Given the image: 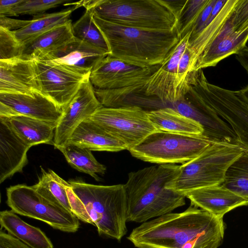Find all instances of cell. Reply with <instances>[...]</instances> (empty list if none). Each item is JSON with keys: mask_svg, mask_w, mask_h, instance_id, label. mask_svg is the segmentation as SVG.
<instances>
[{"mask_svg": "<svg viewBox=\"0 0 248 248\" xmlns=\"http://www.w3.org/2000/svg\"><path fill=\"white\" fill-rule=\"evenodd\" d=\"M224 231L223 218L190 204L141 223L127 239L137 248H217Z\"/></svg>", "mask_w": 248, "mask_h": 248, "instance_id": "obj_1", "label": "cell"}, {"mask_svg": "<svg viewBox=\"0 0 248 248\" xmlns=\"http://www.w3.org/2000/svg\"><path fill=\"white\" fill-rule=\"evenodd\" d=\"M181 165L161 164L132 171L124 185L127 221L144 223L186 204V197L166 186L179 174Z\"/></svg>", "mask_w": 248, "mask_h": 248, "instance_id": "obj_2", "label": "cell"}, {"mask_svg": "<svg viewBox=\"0 0 248 248\" xmlns=\"http://www.w3.org/2000/svg\"><path fill=\"white\" fill-rule=\"evenodd\" d=\"M93 20L105 39L109 55L138 66L160 64L180 39L176 28L160 31L132 28L104 20L94 12Z\"/></svg>", "mask_w": 248, "mask_h": 248, "instance_id": "obj_3", "label": "cell"}, {"mask_svg": "<svg viewBox=\"0 0 248 248\" xmlns=\"http://www.w3.org/2000/svg\"><path fill=\"white\" fill-rule=\"evenodd\" d=\"M68 182L84 204L98 234L120 241L127 232L124 185H96L78 179Z\"/></svg>", "mask_w": 248, "mask_h": 248, "instance_id": "obj_4", "label": "cell"}, {"mask_svg": "<svg viewBox=\"0 0 248 248\" xmlns=\"http://www.w3.org/2000/svg\"><path fill=\"white\" fill-rule=\"evenodd\" d=\"M245 149L238 144L212 142L199 156L182 164L166 187L185 195L192 190L223 183L226 172Z\"/></svg>", "mask_w": 248, "mask_h": 248, "instance_id": "obj_5", "label": "cell"}, {"mask_svg": "<svg viewBox=\"0 0 248 248\" xmlns=\"http://www.w3.org/2000/svg\"><path fill=\"white\" fill-rule=\"evenodd\" d=\"M94 13L106 21L143 30H172L177 23L165 0H100Z\"/></svg>", "mask_w": 248, "mask_h": 248, "instance_id": "obj_6", "label": "cell"}, {"mask_svg": "<svg viewBox=\"0 0 248 248\" xmlns=\"http://www.w3.org/2000/svg\"><path fill=\"white\" fill-rule=\"evenodd\" d=\"M205 136L156 131L129 151L134 157L158 164H185L197 157L211 143Z\"/></svg>", "mask_w": 248, "mask_h": 248, "instance_id": "obj_7", "label": "cell"}, {"mask_svg": "<svg viewBox=\"0 0 248 248\" xmlns=\"http://www.w3.org/2000/svg\"><path fill=\"white\" fill-rule=\"evenodd\" d=\"M6 203L14 213L43 221L53 228L75 232L78 219L62 204L50 200L32 186L19 184L6 189Z\"/></svg>", "mask_w": 248, "mask_h": 248, "instance_id": "obj_8", "label": "cell"}, {"mask_svg": "<svg viewBox=\"0 0 248 248\" xmlns=\"http://www.w3.org/2000/svg\"><path fill=\"white\" fill-rule=\"evenodd\" d=\"M190 87L201 103L229 125L236 137L238 145L248 150V105L236 91L212 84L204 75L197 77Z\"/></svg>", "mask_w": 248, "mask_h": 248, "instance_id": "obj_9", "label": "cell"}, {"mask_svg": "<svg viewBox=\"0 0 248 248\" xmlns=\"http://www.w3.org/2000/svg\"><path fill=\"white\" fill-rule=\"evenodd\" d=\"M89 118L122 141L128 151L157 131L147 111L136 106L103 107Z\"/></svg>", "mask_w": 248, "mask_h": 248, "instance_id": "obj_10", "label": "cell"}, {"mask_svg": "<svg viewBox=\"0 0 248 248\" xmlns=\"http://www.w3.org/2000/svg\"><path fill=\"white\" fill-rule=\"evenodd\" d=\"M40 93L63 110L91 72L49 61H34Z\"/></svg>", "mask_w": 248, "mask_h": 248, "instance_id": "obj_11", "label": "cell"}, {"mask_svg": "<svg viewBox=\"0 0 248 248\" xmlns=\"http://www.w3.org/2000/svg\"><path fill=\"white\" fill-rule=\"evenodd\" d=\"M160 64L142 67L108 55L100 60L91 71L90 80L100 90L124 88L147 82Z\"/></svg>", "mask_w": 248, "mask_h": 248, "instance_id": "obj_12", "label": "cell"}, {"mask_svg": "<svg viewBox=\"0 0 248 248\" xmlns=\"http://www.w3.org/2000/svg\"><path fill=\"white\" fill-rule=\"evenodd\" d=\"M191 34V31L180 38L159 67L151 75L146 84L145 94L154 96L163 102L170 103L186 99L179 84L178 66Z\"/></svg>", "mask_w": 248, "mask_h": 248, "instance_id": "obj_13", "label": "cell"}, {"mask_svg": "<svg viewBox=\"0 0 248 248\" xmlns=\"http://www.w3.org/2000/svg\"><path fill=\"white\" fill-rule=\"evenodd\" d=\"M103 107L96 96L90 78H88L63 109L62 117L55 128L54 147L57 149L63 146L83 121Z\"/></svg>", "mask_w": 248, "mask_h": 248, "instance_id": "obj_14", "label": "cell"}, {"mask_svg": "<svg viewBox=\"0 0 248 248\" xmlns=\"http://www.w3.org/2000/svg\"><path fill=\"white\" fill-rule=\"evenodd\" d=\"M231 16L216 38L197 57L193 71L215 66L221 60L236 54L246 46L248 41V25L241 29H235Z\"/></svg>", "mask_w": 248, "mask_h": 248, "instance_id": "obj_15", "label": "cell"}, {"mask_svg": "<svg viewBox=\"0 0 248 248\" xmlns=\"http://www.w3.org/2000/svg\"><path fill=\"white\" fill-rule=\"evenodd\" d=\"M35 92L40 90L34 61L0 60V93L33 95Z\"/></svg>", "mask_w": 248, "mask_h": 248, "instance_id": "obj_16", "label": "cell"}, {"mask_svg": "<svg viewBox=\"0 0 248 248\" xmlns=\"http://www.w3.org/2000/svg\"><path fill=\"white\" fill-rule=\"evenodd\" d=\"M0 103L7 106L12 115L20 114L57 124L63 110L40 92L33 95L0 93Z\"/></svg>", "mask_w": 248, "mask_h": 248, "instance_id": "obj_17", "label": "cell"}, {"mask_svg": "<svg viewBox=\"0 0 248 248\" xmlns=\"http://www.w3.org/2000/svg\"><path fill=\"white\" fill-rule=\"evenodd\" d=\"M184 196L190 200L191 205L220 218L236 207L248 205L247 199L221 184L197 189Z\"/></svg>", "mask_w": 248, "mask_h": 248, "instance_id": "obj_18", "label": "cell"}, {"mask_svg": "<svg viewBox=\"0 0 248 248\" xmlns=\"http://www.w3.org/2000/svg\"><path fill=\"white\" fill-rule=\"evenodd\" d=\"M30 148L4 123L0 121V183L22 172L28 163Z\"/></svg>", "mask_w": 248, "mask_h": 248, "instance_id": "obj_19", "label": "cell"}, {"mask_svg": "<svg viewBox=\"0 0 248 248\" xmlns=\"http://www.w3.org/2000/svg\"><path fill=\"white\" fill-rule=\"evenodd\" d=\"M109 54L108 51L75 38L42 61L63 64L91 72L100 60Z\"/></svg>", "mask_w": 248, "mask_h": 248, "instance_id": "obj_20", "label": "cell"}, {"mask_svg": "<svg viewBox=\"0 0 248 248\" xmlns=\"http://www.w3.org/2000/svg\"><path fill=\"white\" fill-rule=\"evenodd\" d=\"M0 121L30 148L42 143L53 145L56 124L20 114L0 117Z\"/></svg>", "mask_w": 248, "mask_h": 248, "instance_id": "obj_21", "label": "cell"}, {"mask_svg": "<svg viewBox=\"0 0 248 248\" xmlns=\"http://www.w3.org/2000/svg\"><path fill=\"white\" fill-rule=\"evenodd\" d=\"M66 143L86 147L91 151L115 152L126 150L122 141L90 118L76 128Z\"/></svg>", "mask_w": 248, "mask_h": 248, "instance_id": "obj_22", "label": "cell"}, {"mask_svg": "<svg viewBox=\"0 0 248 248\" xmlns=\"http://www.w3.org/2000/svg\"><path fill=\"white\" fill-rule=\"evenodd\" d=\"M72 21L58 27L23 46L19 58L27 61H42L51 53L74 40Z\"/></svg>", "mask_w": 248, "mask_h": 248, "instance_id": "obj_23", "label": "cell"}, {"mask_svg": "<svg viewBox=\"0 0 248 248\" xmlns=\"http://www.w3.org/2000/svg\"><path fill=\"white\" fill-rule=\"evenodd\" d=\"M147 112L150 122L157 131L190 135L204 134V128L199 122L171 108Z\"/></svg>", "mask_w": 248, "mask_h": 248, "instance_id": "obj_24", "label": "cell"}, {"mask_svg": "<svg viewBox=\"0 0 248 248\" xmlns=\"http://www.w3.org/2000/svg\"><path fill=\"white\" fill-rule=\"evenodd\" d=\"M1 228L31 248H53L50 240L39 228L24 222L12 210L0 212Z\"/></svg>", "mask_w": 248, "mask_h": 248, "instance_id": "obj_25", "label": "cell"}, {"mask_svg": "<svg viewBox=\"0 0 248 248\" xmlns=\"http://www.w3.org/2000/svg\"><path fill=\"white\" fill-rule=\"evenodd\" d=\"M75 7L53 13H44L33 16L25 27L12 31L17 40L24 46L35 38L66 23Z\"/></svg>", "mask_w": 248, "mask_h": 248, "instance_id": "obj_26", "label": "cell"}, {"mask_svg": "<svg viewBox=\"0 0 248 248\" xmlns=\"http://www.w3.org/2000/svg\"><path fill=\"white\" fill-rule=\"evenodd\" d=\"M57 149L62 153L72 167L90 175L96 181L100 180L98 174L104 175L105 173L106 167L95 159L89 148L66 143Z\"/></svg>", "mask_w": 248, "mask_h": 248, "instance_id": "obj_27", "label": "cell"}, {"mask_svg": "<svg viewBox=\"0 0 248 248\" xmlns=\"http://www.w3.org/2000/svg\"><path fill=\"white\" fill-rule=\"evenodd\" d=\"M238 0H227L216 17L188 45L194 54L193 67L197 57L216 38L224 25L231 16Z\"/></svg>", "mask_w": 248, "mask_h": 248, "instance_id": "obj_28", "label": "cell"}, {"mask_svg": "<svg viewBox=\"0 0 248 248\" xmlns=\"http://www.w3.org/2000/svg\"><path fill=\"white\" fill-rule=\"evenodd\" d=\"M38 182L32 186L40 194L51 201L62 204L71 211L65 188L66 181L51 170L47 171L41 168Z\"/></svg>", "mask_w": 248, "mask_h": 248, "instance_id": "obj_29", "label": "cell"}, {"mask_svg": "<svg viewBox=\"0 0 248 248\" xmlns=\"http://www.w3.org/2000/svg\"><path fill=\"white\" fill-rule=\"evenodd\" d=\"M94 9H86L83 15L72 24L73 34L77 39L109 52L105 39L94 21Z\"/></svg>", "mask_w": 248, "mask_h": 248, "instance_id": "obj_30", "label": "cell"}, {"mask_svg": "<svg viewBox=\"0 0 248 248\" xmlns=\"http://www.w3.org/2000/svg\"><path fill=\"white\" fill-rule=\"evenodd\" d=\"M221 185L248 200V150L229 167Z\"/></svg>", "mask_w": 248, "mask_h": 248, "instance_id": "obj_31", "label": "cell"}, {"mask_svg": "<svg viewBox=\"0 0 248 248\" xmlns=\"http://www.w3.org/2000/svg\"><path fill=\"white\" fill-rule=\"evenodd\" d=\"M209 0H186L177 20L176 30L180 39L191 31L199 15Z\"/></svg>", "mask_w": 248, "mask_h": 248, "instance_id": "obj_32", "label": "cell"}, {"mask_svg": "<svg viewBox=\"0 0 248 248\" xmlns=\"http://www.w3.org/2000/svg\"><path fill=\"white\" fill-rule=\"evenodd\" d=\"M70 3V1L65 0H24L16 6L13 12L14 16L24 15L34 16L44 14L46 11L61 5H67Z\"/></svg>", "mask_w": 248, "mask_h": 248, "instance_id": "obj_33", "label": "cell"}, {"mask_svg": "<svg viewBox=\"0 0 248 248\" xmlns=\"http://www.w3.org/2000/svg\"><path fill=\"white\" fill-rule=\"evenodd\" d=\"M23 47L12 31L0 27V60L19 57Z\"/></svg>", "mask_w": 248, "mask_h": 248, "instance_id": "obj_34", "label": "cell"}, {"mask_svg": "<svg viewBox=\"0 0 248 248\" xmlns=\"http://www.w3.org/2000/svg\"><path fill=\"white\" fill-rule=\"evenodd\" d=\"M65 188L72 212L78 219L94 225L84 204L74 192L68 182L65 183Z\"/></svg>", "mask_w": 248, "mask_h": 248, "instance_id": "obj_35", "label": "cell"}, {"mask_svg": "<svg viewBox=\"0 0 248 248\" xmlns=\"http://www.w3.org/2000/svg\"><path fill=\"white\" fill-rule=\"evenodd\" d=\"M232 25L239 30L248 25V0H238L231 16Z\"/></svg>", "mask_w": 248, "mask_h": 248, "instance_id": "obj_36", "label": "cell"}, {"mask_svg": "<svg viewBox=\"0 0 248 248\" xmlns=\"http://www.w3.org/2000/svg\"><path fill=\"white\" fill-rule=\"evenodd\" d=\"M217 0H209V2L199 15L191 30L189 40L194 38L202 30L205 24L210 18Z\"/></svg>", "mask_w": 248, "mask_h": 248, "instance_id": "obj_37", "label": "cell"}, {"mask_svg": "<svg viewBox=\"0 0 248 248\" xmlns=\"http://www.w3.org/2000/svg\"><path fill=\"white\" fill-rule=\"evenodd\" d=\"M0 248H31L14 236L0 232Z\"/></svg>", "mask_w": 248, "mask_h": 248, "instance_id": "obj_38", "label": "cell"}, {"mask_svg": "<svg viewBox=\"0 0 248 248\" xmlns=\"http://www.w3.org/2000/svg\"><path fill=\"white\" fill-rule=\"evenodd\" d=\"M31 22V20H21L11 18L5 16H0V27L10 31L22 29Z\"/></svg>", "mask_w": 248, "mask_h": 248, "instance_id": "obj_39", "label": "cell"}, {"mask_svg": "<svg viewBox=\"0 0 248 248\" xmlns=\"http://www.w3.org/2000/svg\"><path fill=\"white\" fill-rule=\"evenodd\" d=\"M24 0H1L0 1V16H15L13 9Z\"/></svg>", "mask_w": 248, "mask_h": 248, "instance_id": "obj_40", "label": "cell"}, {"mask_svg": "<svg viewBox=\"0 0 248 248\" xmlns=\"http://www.w3.org/2000/svg\"><path fill=\"white\" fill-rule=\"evenodd\" d=\"M236 59L248 74V47L246 46L236 54Z\"/></svg>", "mask_w": 248, "mask_h": 248, "instance_id": "obj_41", "label": "cell"}, {"mask_svg": "<svg viewBox=\"0 0 248 248\" xmlns=\"http://www.w3.org/2000/svg\"><path fill=\"white\" fill-rule=\"evenodd\" d=\"M243 97L245 101L248 105V85L244 91Z\"/></svg>", "mask_w": 248, "mask_h": 248, "instance_id": "obj_42", "label": "cell"}]
</instances>
